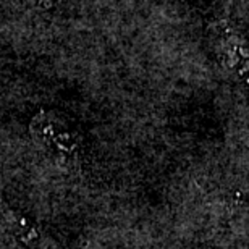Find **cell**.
Instances as JSON below:
<instances>
[{
  "label": "cell",
  "instance_id": "6da1fadb",
  "mask_svg": "<svg viewBox=\"0 0 249 249\" xmlns=\"http://www.w3.org/2000/svg\"><path fill=\"white\" fill-rule=\"evenodd\" d=\"M28 2L31 3L34 8L42 10V12H52L58 5V0H28Z\"/></svg>",
  "mask_w": 249,
  "mask_h": 249
}]
</instances>
